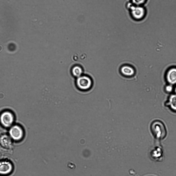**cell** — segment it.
Here are the masks:
<instances>
[{"label":"cell","mask_w":176,"mask_h":176,"mask_svg":"<svg viewBox=\"0 0 176 176\" xmlns=\"http://www.w3.org/2000/svg\"><path fill=\"white\" fill-rule=\"evenodd\" d=\"M10 49H12L11 50H12L14 49V46L13 45H10Z\"/></svg>","instance_id":"cell-14"},{"label":"cell","mask_w":176,"mask_h":176,"mask_svg":"<svg viewBox=\"0 0 176 176\" xmlns=\"http://www.w3.org/2000/svg\"><path fill=\"white\" fill-rule=\"evenodd\" d=\"M166 78L168 82L171 85L176 84V68H172L167 71Z\"/></svg>","instance_id":"cell-7"},{"label":"cell","mask_w":176,"mask_h":176,"mask_svg":"<svg viewBox=\"0 0 176 176\" xmlns=\"http://www.w3.org/2000/svg\"><path fill=\"white\" fill-rule=\"evenodd\" d=\"M165 89L166 92L170 93L172 91L173 87L172 85L170 84L166 86Z\"/></svg>","instance_id":"cell-13"},{"label":"cell","mask_w":176,"mask_h":176,"mask_svg":"<svg viewBox=\"0 0 176 176\" xmlns=\"http://www.w3.org/2000/svg\"><path fill=\"white\" fill-rule=\"evenodd\" d=\"M166 105L172 110L176 111V94L171 95L166 103Z\"/></svg>","instance_id":"cell-10"},{"label":"cell","mask_w":176,"mask_h":176,"mask_svg":"<svg viewBox=\"0 0 176 176\" xmlns=\"http://www.w3.org/2000/svg\"><path fill=\"white\" fill-rule=\"evenodd\" d=\"M148 0H129L133 4L138 5L145 6Z\"/></svg>","instance_id":"cell-12"},{"label":"cell","mask_w":176,"mask_h":176,"mask_svg":"<svg viewBox=\"0 0 176 176\" xmlns=\"http://www.w3.org/2000/svg\"><path fill=\"white\" fill-rule=\"evenodd\" d=\"M14 121V116L11 112L9 111L3 112L0 115V123L3 126L5 127L10 126Z\"/></svg>","instance_id":"cell-4"},{"label":"cell","mask_w":176,"mask_h":176,"mask_svg":"<svg viewBox=\"0 0 176 176\" xmlns=\"http://www.w3.org/2000/svg\"><path fill=\"white\" fill-rule=\"evenodd\" d=\"M126 8L131 19L136 21L143 20L147 14V10L145 6L136 5L129 1L126 3Z\"/></svg>","instance_id":"cell-1"},{"label":"cell","mask_w":176,"mask_h":176,"mask_svg":"<svg viewBox=\"0 0 176 176\" xmlns=\"http://www.w3.org/2000/svg\"><path fill=\"white\" fill-rule=\"evenodd\" d=\"M13 168L12 164L10 162L7 161L0 162V174H9L12 171Z\"/></svg>","instance_id":"cell-6"},{"label":"cell","mask_w":176,"mask_h":176,"mask_svg":"<svg viewBox=\"0 0 176 176\" xmlns=\"http://www.w3.org/2000/svg\"><path fill=\"white\" fill-rule=\"evenodd\" d=\"M9 133L11 137L16 141L21 139L23 134L22 129L18 125H14L12 126L10 129Z\"/></svg>","instance_id":"cell-5"},{"label":"cell","mask_w":176,"mask_h":176,"mask_svg":"<svg viewBox=\"0 0 176 176\" xmlns=\"http://www.w3.org/2000/svg\"><path fill=\"white\" fill-rule=\"evenodd\" d=\"M150 153L151 158L154 160H159L162 158L163 152L160 147H155L151 150Z\"/></svg>","instance_id":"cell-8"},{"label":"cell","mask_w":176,"mask_h":176,"mask_svg":"<svg viewBox=\"0 0 176 176\" xmlns=\"http://www.w3.org/2000/svg\"><path fill=\"white\" fill-rule=\"evenodd\" d=\"M71 72L73 75L77 78L82 75L83 70L81 66L76 65L72 68Z\"/></svg>","instance_id":"cell-11"},{"label":"cell","mask_w":176,"mask_h":176,"mask_svg":"<svg viewBox=\"0 0 176 176\" xmlns=\"http://www.w3.org/2000/svg\"><path fill=\"white\" fill-rule=\"evenodd\" d=\"M151 131L154 137L157 139H162L166 135V131L164 124L158 121L154 122L151 126Z\"/></svg>","instance_id":"cell-2"},{"label":"cell","mask_w":176,"mask_h":176,"mask_svg":"<svg viewBox=\"0 0 176 176\" xmlns=\"http://www.w3.org/2000/svg\"><path fill=\"white\" fill-rule=\"evenodd\" d=\"M174 92L175 93V94H176V86L174 89Z\"/></svg>","instance_id":"cell-15"},{"label":"cell","mask_w":176,"mask_h":176,"mask_svg":"<svg viewBox=\"0 0 176 176\" xmlns=\"http://www.w3.org/2000/svg\"><path fill=\"white\" fill-rule=\"evenodd\" d=\"M92 84V80L89 76L81 75L77 78L76 85L77 88L81 91H86L91 87Z\"/></svg>","instance_id":"cell-3"},{"label":"cell","mask_w":176,"mask_h":176,"mask_svg":"<svg viewBox=\"0 0 176 176\" xmlns=\"http://www.w3.org/2000/svg\"><path fill=\"white\" fill-rule=\"evenodd\" d=\"M122 74L126 76H131L133 75L135 71L131 67L128 65H124L122 66L120 69Z\"/></svg>","instance_id":"cell-9"}]
</instances>
